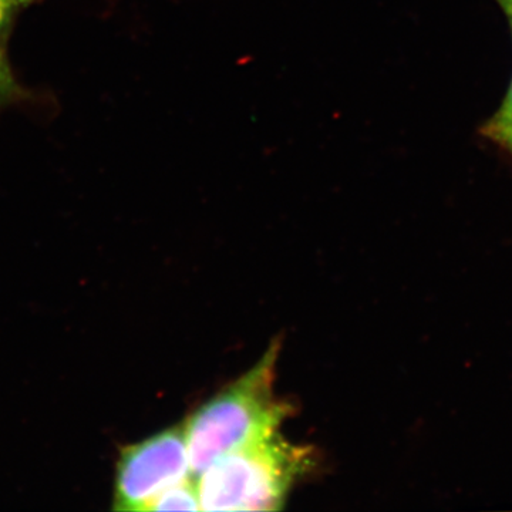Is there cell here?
Here are the masks:
<instances>
[{
  "label": "cell",
  "mask_w": 512,
  "mask_h": 512,
  "mask_svg": "<svg viewBox=\"0 0 512 512\" xmlns=\"http://www.w3.org/2000/svg\"><path fill=\"white\" fill-rule=\"evenodd\" d=\"M278 343L244 376L200 407L187 423L192 473L200 476L214 461L279 433L291 407L275 394Z\"/></svg>",
  "instance_id": "obj_1"
},
{
  "label": "cell",
  "mask_w": 512,
  "mask_h": 512,
  "mask_svg": "<svg viewBox=\"0 0 512 512\" xmlns=\"http://www.w3.org/2000/svg\"><path fill=\"white\" fill-rule=\"evenodd\" d=\"M311 457L279 433L225 454L197 477L201 510L281 511Z\"/></svg>",
  "instance_id": "obj_2"
},
{
  "label": "cell",
  "mask_w": 512,
  "mask_h": 512,
  "mask_svg": "<svg viewBox=\"0 0 512 512\" xmlns=\"http://www.w3.org/2000/svg\"><path fill=\"white\" fill-rule=\"evenodd\" d=\"M195 477L185 424L121 447L114 476L113 510L148 511L158 495ZM197 478V477H195Z\"/></svg>",
  "instance_id": "obj_3"
},
{
  "label": "cell",
  "mask_w": 512,
  "mask_h": 512,
  "mask_svg": "<svg viewBox=\"0 0 512 512\" xmlns=\"http://www.w3.org/2000/svg\"><path fill=\"white\" fill-rule=\"evenodd\" d=\"M148 511H202L197 478H188L165 490L158 495Z\"/></svg>",
  "instance_id": "obj_4"
},
{
  "label": "cell",
  "mask_w": 512,
  "mask_h": 512,
  "mask_svg": "<svg viewBox=\"0 0 512 512\" xmlns=\"http://www.w3.org/2000/svg\"><path fill=\"white\" fill-rule=\"evenodd\" d=\"M481 133L512 157V80L500 109L484 124Z\"/></svg>",
  "instance_id": "obj_5"
},
{
  "label": "cell",
  "mask_w": 512,
  "mask_h": 512,
  "mask_svg": "<svg viewBox=\"0 0 512 512\" xmlns=\"http://www.w3.org/2000/svg\"><path fill=\"white\" fill-rule=\"evenodd\" d=\"M36 0H0V69H10L6 45H8V36L12 28L13 20L23 9L35 3Z\"/></svg>",
  "instance_id": "obj_6"
},
{
  "label": "cell",
  "mask_w": 512,
  "mask_h": 512,
  "mask_svg": "<svg viewBox=\"0 0 512 512\" xmlns=\"http://www.w3.org/2000/svg\"><path fill=\"white\" fill-rule=\"evenodd\" d=\"M19 94V86L15 77H13L12 70L0 69V106L16 99Z\"/></svg>",
  "instance_id": "obj_7"
},
{
  "label": "cell",
  "mask_w": 512,
  "mask_h": 512,
  "mask_svg": "<svg viewBox=\"0 0 512 512\" xmlns=\"http://www.w3.org/2000/svg\"><path fill=\"white\" fill-rule=\"evenodd\" d=\"M500 5V8L504 10L505 16H507L508 22H510L512 30V0H495Z\"/></svg>",
  "instance_id": "obj_8"
}]
</instances>
